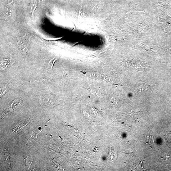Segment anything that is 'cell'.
Listing matches in <instances>:
<instances>
[{
    "mask_svg": "<svg viewBox=\"0 0 171 171\" xmlns=\"http://www.w3.org/2000/svg\"><path fill=\"white\" fill-rule=\"evenodd\" d=\"M16 14L14 9V4L13 0L12 2L8 4L5 11L4 14V18L5 21L12 23L14 22L16 19Z\"/></svg>",
    "mask_w": 171,
    "mask_h": 171,
    "instance_id": "obj_1",
    "label": "cell"
},
{
    "mask_svg": "<svg viewBox=\"0 0 171 171\" xmlns=\"http://www.w3.org/2000/svg\"><path fill=\"white\" fill-rule=\"evenodd\" d=\"M29 41L26 34L22 37L17 38L18 47L22 52L26 54L29 52Z\"/></svg>",
    "mask_w": 171,
    "mask_h": 171,
    "instance_id": "obj_2",
    "label": "cell"
},
{
    "mask_svg": "<svg viewBox=\"0 0 171 171\" xmlns=\"http://www.w3.org/2000/svg\"><path fill=\"white\" fill-rule=\"evenodd\" d=\"M31 11L33 15L37 7V4L36 0H31L30 3Z\"/></svg>",
    "mask_w": 171,
    "mask_h": 171,
    "instance_id": "obj_3",
    "label": "cell"
},
{
    "mask_svg": "<svg viewBox=\"0 0 171 171\" xmlns=\"http://www.w3.org/2000/svg\"><path fill=\"white\" fill-rule=\"evenodd\" d=\"M5 154L6 156L7 157L6 159V163L9 166L10 168L11 167L10 163V160H9V156L10 154L8 152L7 149H5Z\"/></svg>",
    "mask_w": 171,
    "mask_h": 171,
    "instance_id": "obj_4",
    "label": "cell"
},
{
    "mask_svg": "<svg viewBox=\"0 0 171 171\" xmlns=\"http://www.w3.org/2000/svg\"><path fill=\"white\" fill-rule=\"evenodd\" d=\"M57 60V59L55 60H52L49 63V64L48 65V67L50 69H52V67L53 66L54 63L55 62V61H56V60Z\"/></svg>",
    "mask_w": 171,
    "mask_h": 171,
    "instance_id": "obj_5",
    "label": "cell"
},
{
    "mask_svg": "<svg viewBox=\"0 0 171 171\" xmlns=\"http://www.w3.org/2000/svg\"><path fill=\"white\" fill-rule=\"evenodd\" d=\"M90 75L93 77L96 78H100L101 77V75L98 74L94 73H92L90 74Z\"/></svg>",
    "mask_w": 171,
    "mask_h": 171,
    "instance_id": "obj_6",
    "label": "cell"
},
{
    "mask_svg": "<svg viewBox=\"0 0 171 171\" xmlns=\"http://www.w3.org/2000/svg\"><path fill=\"white\" fill-rule=\"evenodd\" d=\"M61 38H44V39L46 40H57L58 39H59Z\"/></svg>",
    "mask_w": 171,
    "mask_h": 171,
    "instance_id": "obj_7",
    "label": "cell"
},
{
    "mask_svg": "<svg viewBox=\"0 0 171 171\" xmlns=\"http://www.w3.org/2000/svg\"><path fill=\"white\" fill-rule=\"evenodd\" d=\"M42 1H46V0H41Z\"/></svg>",
    "mask_w": 171,
    "mask_h": 171,
    "instance_id": "obj_8",
    "label": "cell"
}]
</instances>
